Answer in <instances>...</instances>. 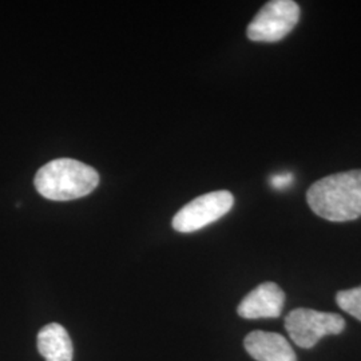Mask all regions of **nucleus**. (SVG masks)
Wrapping results in <instances>:
<instances>
[{
  "instance_id": "f257e3e1",
  "label": "nucleus",
  "mask_w": 361,
  "mask_h": 361,
  "mask_svg": "<svg viewBox=\"0 0 361 361\" xmlns=\"http://www.w3.org/2000/svg\"><path fill=\"white\" fill-rule=\"evenodd\" d=\"M314 214L332 222L361 217V170L326 176L314 182L307 193Z\"/></svg>"
},
{
  "instance_id": "f03ea898",
  "label": "nucleus",
  "mask_w": 361,
  "mask_h": 361,
  "mask_svg": "<svg viewBox=\"0 0 361 361\" xmlns=\"http://www.w3.org/2000/svg\"><path fill=\"white\" fill-rule=\"evenodd\" d=\"M34 183L47 200L71 201L92 193L99 183V174L83 162L59 158L39 169Z\"/></svg>"
},
{
  "instance_id": "7ed1b4c3",
  "label": "nucleus",
  "mask_w": 361,
  "mask_h": 361,
  "mask_svg": "<svg viewBox=\"0 0 361 361\" xmlns=\"http://www.w3.org/2000/svg\"><path fill=\"white\" fill-rule=\"evenodd\" d=\"M345 322L340 314L308 308L292 310L285 319V328L297 347L310 349L324 336L338 335L344 331Z\"/></svg>"
},
{
  "instance_id": "20e7f679",
  "label": "nucleus",
  "mask_w": 361,
  "mask_h": 361,
  "mask_svg": "<svg viewBox=\"0 0 361 361\" xmlns=\"http://www.w3.org/2000/svg\"><path fill=\"white\" fill-rule=\"evenodd\" d=\"M300 20V7L293 0L268 1L246 30L253 42L274 43L285 38Z\"/></svg>"
},
{
  "instance_id": "39448f33",
  "label": "nucleus",
  "mask_w": 361,
  "mask_h": 361,
  "mask_svg": "<svg viewBox=\"0 0 361 361\" xmlns=\"http://www.w3.org/2000/svg\"><path fill=\"white\" fill-rule=\"evenodd\" d=\"M234 205V197L228 190L200 195L180 209L173 219V228L180 233H193L222 219Z\"/></svg>"
},
{
  "instance_id": "423d86ee",
  "label": "nucleus",
  "mask_w": 361,
  "mask_h": 361,
  "mask_svg": "<svg viewBox=\"0 0 361 361\" xmlns=\"http://www.w3.org/2000/svg\"><path fill=\"white\" fill-rule=\"evenodd\" d=\"M284 304L283 289L274 283H264L240 302L237 313L247 320L274 319L281 314Z\"/></svg>"
},
{
  "instance_id": "0eeeda50",
  "label": "nucleus",
  "mask_w": 361,
  "mask_h": 361,
  "mask_svg": "<svg viewBox=\"0 0 361 361\" xmlns=\"http://www.w3.org/2000/svg\"><path fill=\"white\" fill-rule=\"evenodd\" d=\"M246 352L257 361H297L296 353L284 336L255 331L246 336Z\"/></svg>"
},
{
  "instance_id": "6e6552de",
  "label": "nucleus",
  "mask_w": 361,
  "mask_h": 361,
  "mask_svg": "<svg viewBox=\"0 0 361 361\" xmlns=\"http://www.w3.org/2000/svg\"><path fill=\"white\" fill-rule=\"evenodd\" d=\"M39 353L46 361H73V343L65 328L59 324H49L39 331Z\"/></svg>"
},
{
  "instance_id": "1a4fd4ad",
  "label": "nucleus",
  "mask_w": 361,
  "mask_h": 361,
  "mask_svg": "<svg viewBox=\"0 0 361 361\" xmlns=\"http://www.w3.org/2000/svg\"><path fill=\"white\" fill-rule=\"evenodd\" d=\"M336 302L341 310L361 322V286L338 292Z\"/></svg>"
},
{
  "instance_id": "9d476101",
  "label": "nucleus",
  "mask_w": 361,
  "mask_h": 361,
  "mask_svg": "<svg viewBox=\"0 0 361 361\" xmlns=\"http://www.w3.org/2000/svg\"><path fill=\"white\" fill-rule=\"evenodd\" d=\"M293 180V176L290 173L288 174H279V176H274L271 177V183L273 188L276 189H283L285 186H289Z\"/></svg>"
}]
</instances>
